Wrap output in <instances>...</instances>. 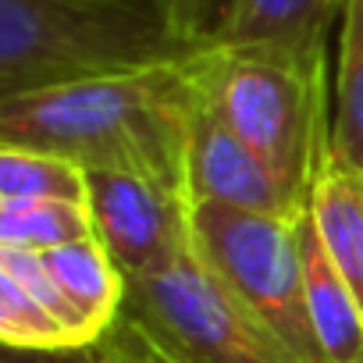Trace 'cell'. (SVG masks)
<instances>
[{"mask_svg":"<svg viewBox=\"0 0 363 363\" xmlns=\"http://www.w3.org/2000/svg\"><path fill=\"white\" fill-rule=\"evenodd\" d=\"M196 57L8 96L0 100V146L57 153L86 171L135 174L189 196V135L203 96Z\"/></svg>","mask_w":363,"mask_h":363,"instance_id":"1","label":"cell"},{"mask_svg":"<svg viewBox=\"0 0 363 363\" xmlns=\"http://www.w3.org/2000/svg\"><path fill=\"white\" fill-rule=\"evenodd\" d=\"M196 54L164 0H0V100Z\"/></svg>","mask_w":363,"mask_h":363,"instance_id":"2","label":"cell"},{"mask_svg":"<svg viewBox=\"0 0 363 363\" xmlns=\"http://www.w3.org/2000/svg\"><path fill=\"white\" fill-rule=\"evenodd\" d=\"M196 68L211 107L257 153L292 207L306 211L331 139L324 128V50L207 47Z\"/></svg>","mask_w":363,"mask_h":363,"instance_id":"3","label":"cell"},{"mask_svg":"<svg viewBox=\"0 0 363 363\" xmlns=\"http://www.w3.org/2000/svg\"><path fill=\"white\" fill-rule=\"evenodd\" d=\"M118 324L153 363H299L196 250L153 274L128 278Z\"/></svg>","mask_w":363,"mask_h":363,"instance_id":"4","label":"cell"},{"mask_svg":"<svg viewBox=\"0 0 363 363\" xmlns=\"http://www.w3.org/2000/svg\"><path fill=\"white\" fill-rule=\"evenodd\" d=\"M299 218L193 203V250L299 363H328L306 306Z\"/></svg>","mask_w":363,"mask_h":363,"instance_id":"5","label":"cell"},{"mask_svg":"<svg viewBox=\"0 0 363 363\" xmlns=\"http://www.w3.org/2000/svg\"><path fill=\"white\" fill-rule=\"evenodd\" d=\"M89 214L125 281L153 274L193 250V200L146 178L89 171Z\"/></svg>","mask_w":363,"mask_h":363,"instance_id":"6","label":"cell"},{"mask_svg":"<svg viewBox=\"0 0 363 363\" xmlns=\"http://www.w3.org/2000/svg\"><path fill=\"white\" fill-rule=\"evenodd\" d=\"M203 86V82H200ZM189 200L193 203H221L253 214L299 218L292 200L271 178V171L257 160V153L225 125V118L211 107L207 93L200 96L193 135H189Z\"/></svg>","mask_w":363,"mask_h":363,"instance_id":"7","label":"cell"},{"mask_svg":"<svg viewBox=\"0 0 363 363\" xmlns=\"http://www.w3.org/2000/svg\"><path fill=\"white\" fill-rule=\"evenodd\" d=\"M306 211L363 317V174L328 153Z\"/></svg>","mask_w":363,"mask_h":363,"instance_id":"8","label":"cell"},{"mask_svg":"<svg viewBox=\"0 0 363 363\" xmlns=\"http://www.w3.org/2000/svg\"><path fill=\"white\" fill-rule=\"evenodd\" d=\"M299 225V250H303V274H306V306L317 331V342L328 363H363V317L359 306L335 271L310 211L296 221Z\"/></svg>","mask_w":363,"mask_h":363,"instance_id":"9","label":"cell"},{"mask_svg":"<svg viewBox=\"0 0 363 363\" xmlns=\"http://www.w3.org/2000/svg\"><path fill=\"white\" fill-rule=\"evenodd\" d=\"M345 0H239L214 47H289L324 50L328 26L342 18Z\"/></svg>","mask_w":363,"mask_h":363,"instance_id":"10","label":"cell"},{"mask_svg":"<svg viewBox=\"0 0 363 363\" xmlns=\"http://www.w3.org/2000/svg\"><path fill=\"white\" fill-rule=\"evenodd\" d=\"M54 281L61 285L65 299L79 310V317L89 324V331L96 338H104L125 310V274L118 271V264L111 260V253L104 250V242L93 239H79L68 246H57L50 253H43Z\"/></svg>","mask_w":363,"mask_h":363,"instance_id":"11","label":"cell"},{"mask_svg":"<svg viewBox=\"0 0 363 363\" xmlns=\"http://www.w3.org/2000/svg\"><path fill=\"white\" fill-rule=\"evenodd\" d=\"M328 153L363 174V0H345Z\"/></svg>","mask_w":363,"mask_h":363,"instance_id":"12","label":"cell"},{"mask_svg":"<svg viewBox=\"0 0 363 363\" xmlns=\"http://www.w3.org/2000/svg\"><path fill=\"white\" fill-rule=\"evenodd\" d=\"M93 214L68 200H0V246L50 253L57 246L93 239Z\"/></svg>","mask_w":363,"mask_h":363,"instance_id":"13","label":"cell"},{"mask_svg":"<svg viewBox=\"0 0 363 363\" xmlns=\"http://www.w3.org/2000/svg\"><path fill=\"white\" fill-rule=\"evenodd\" d=\"M0 200H68L89 207V171L57 153L0 146Z\"/></svg>","mask_w":363,"mask_h":363,"instance_id":"14","label":"cell"},{"mask_svg":"<svg viewBox=\"0 0 363 363\" xmlns=\"http://www.w3.org/2000/svg\"><path fill=\"white\" fill-rule=\"evenodd\" d=\"M0 342L11 352H57L79 349L57 317H50L18 281L0 274Z\"/></svg>","mask_w":363,"mask_h":363,"instance_id":"15","label":"cell"},{"mask_svg":"<svg viewBox=\"0 0 363 363\" xmlns=\"http://www.w3.org/2000/svg\"><path fill=\"white\" fill-rule=\"evenodd\" d=\"M0 274H8L11 281H18L50 317H57L61 324H65V331L79 342V345H93V342H100L93 331H89V324L79 317V310L65 299V292H61V285L54 281V274H50V267H47V260H43V253H33V250H11V246H0Z\"/></svg>","mask_w":363,"mask_h":363,"instance_id":"16","label":"cell"},{"mask_svg":"<svg viewBox=\"0 0 363 363\" xmlns=\"http://www.w3.org/2000/svg\"><path fill=\"white\" fill-rule=\"evenodd\" d=\"M0 363H153V356L121 324H114L93 345L57 349V352H11V349H4V359Z\"/></svg>","mask_w":363,"mask_h":363,"instance_id":"17","label":"cell"},{"mask_svg":"<svg viewBox=\"0 0 363 363\" xmlns=\"http://www.w3.org/2000/svg\"><path fill=\"white\" fill-rule=\"evenodd\" d=\"M164 4H167L171 22L178 26V33L193 47L207 50L225 36L239 0H164Z\"/></svg>","mask_w":363,"mask_h":363,"instance_id":"18","label":"cell"}]
</instances>
